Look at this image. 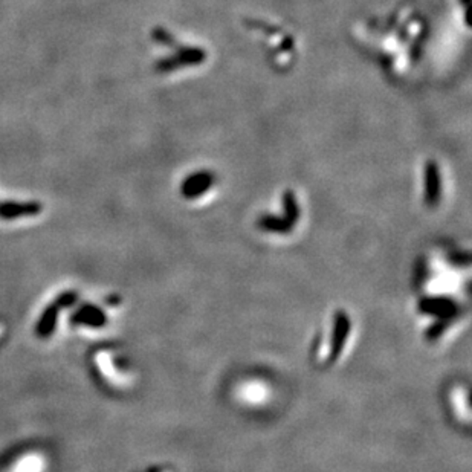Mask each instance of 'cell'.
<instances>
[{
	"label": "cell",
	"instance_id": "6da1fadb",
	"mask_svg": "<svg viewBox=\"0 0 472 472\" xmlns=\"http://www.w3.org/2000/svg\"><path fill=\"white\" fill-rule=\"evenodd\" d=\"M350 330H351L350 317L342 310L335 312L329 335H327V337L324 335L323 340H318V347L323 351H319L317 358L323 359L327 364L337 361V359L342 355L344 347H346L347 340L350 337Z\"/></svg>",
	"mask_w": 472,
	"mask_h": 472
},
{
	"label": "cell",
	"instance_id": "7a4b0ae2",
	"mask_svg": "<svg viewBox=\"0 0 472 472\" xmlns=\"http://www.w3.org/2000/svg\"><path fill=\"white\" fill-rule=\"evenodd\" d=\"M300 220V205L295 199L294 191H286L283 197V214L277 215H263L259 220V225L263 231L271 234H287L291 233L294 227Z\"/></svg>",
	"mask_w": 472,
	"mask_h": 472
},
{
	"label": "cell",
	"instance_id": "3957f363",
	"mask_svg": "<svg viewBox=\"0 0 472 472\" xmlns=\"http://www.w3.org/2000/svg\"><path fill=\"white\" fill-rule=\"evenodd\" d=\"M214 187V176L210 172H197L190 174L182 185V195L188 201H197L206 196Z\"/></svg>",
	"mask_w": 472,
	"mask_h": 472
},
{
	"label": "cell",
	"instance_id": "277c9868",
	"mask_svg": "<svg viewBox=\"0 0 472 472\" xmlns=\"http://www.w3.org/2000/svg\"><path fill=\"white\" fill-rule=\"evenodd\" d=\"M436 162H428L425 167V201L429 206L439 204L442 197V182Z\"/></svg>",
	"mask_w": 472,
	"mask_h": 472
}]
</instances>
